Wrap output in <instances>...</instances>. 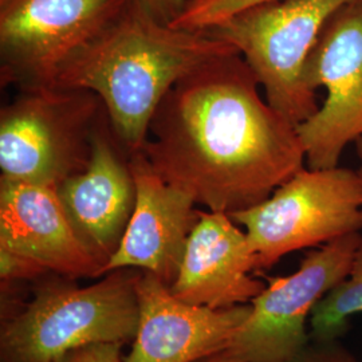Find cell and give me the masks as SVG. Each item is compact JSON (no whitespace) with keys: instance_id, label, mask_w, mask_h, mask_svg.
I'll use <instances>...</instances> for the list:
<instances>
[{"instance_id":"cell-1","label":"cell","mask_w":362,"mask_h":362,"mask_svg":"<svg viewBox=\"0 0 362 362\" xmlns=\"http://www.w3.org/2000/svg\"><path fill=\"white\" fill-rule=\"evenodd\" d=\"M259 86L239 52L199 67L157 106L140 152L208 211L231 215L257 206L306 163L297 125Z\"/></svg>"},{"instance_id":"cell-2","label":"cell","mask_w":362,"mask_h":362,"mask_svg":"<svg viewBox=\"0 0 362 362\" xmlns=\"http://www.w3.org/2000/svg\"><path fill=\"white\" fill-rule=\"evenodd\" d=\"M238 52L207 30L157 22L129 0L125 10L66 64L52 86L85 89L104 103L127 152H140L157 106L181 78Z\"/></svg>"},{"instance_id":"cell-3","label":"cell","mask_w":362,"mask_h":362,"mask_svg":"<svg viewBox=\"0 0 362 362\" xmlns=\"http://www.w3.org/2000/svg\"><path fill=\"white\" fill-rule=\"evenodd\" d=\"M140 274L121 269L86 287L43 286L3 326V362H54L83 346L133 341L140 322Z\"/></svg>"},{"instance_id":"cell-4","label":"cell","mask_w":362,"mask_h":362,"mask_svg":"<svg viewBox=\"0 0 362 362\" xmlns=\"http://www.w3.org/2000/svg\"><path fill=\"white\" fill-rule=\"evenodd\" d=\"M105 115L103 100L90 90H19L0 112V179L57 187L83 170Z\"/></svg>"},{"instance_id":"cell-5","label":"cell","mask_w":362,"mask_h":362,"mask_svg":"<svg viewBox=\"0 0 362 362\" xmlns=\"http://www.w3.org/2000/svg\"><path fill=\"white\" fill-rule=\"evenodd\" d=\"M351 0H272L207 28L243 57L267 103L294 125L318 109L305 69L326 22Z\"/></svg>"},{"instance_id":"cell-6","label":"cell","mask_w":362,"mask_h":362,"mask_svg":"<svg viewBox=\"0 0 362 362\" xmlns=\"http://www.w3.org/2000/svg\"><path fill=\"white\" fill-rule=\"evenodd\" d=\"M257 255V270H269L303 248H317L362 230V177L358 170L300 169L266 200L238 211Z\"/></svg>"},{"instance_id":"cell-7","label":"cell","mask_w":362,"mask_h":362,"mask_svg":"<svg viewBox=\"0 0 362 362\" xmlns=\"http://www.w3.org/2000/svg\"><path fill=\"white\" fill-rule=\"evenodd\" d=\"M129 0H0V78L22 89L52 86Z\"/></svg>"},{"instance_id":"cell-8","label":"cell","mask_w":362,"mask_h":362,"mask_svg":"<svg viewBox=\"0 0 362 362\" xmlns=\"http://www.w3.org/2000/svg\"><path fill=\"white\" fill-rule=\"evenodd\" d=\"M361 242V233H350L309 251L291 275L270 278L227 351L247 362L293 360L310 344L315 305L348 276Z\"/></svg>"},{"instance_id":"cell-9","label":"cell","mask_w":362,"mask_h":362,"mask_svg":"<svg viewBox=\"0 0 362 362\" xmlns=\"http://www.w3.org/2000/svg\"><path fill=\"white\" fill-rule=\"evenodd\" d=\"M305 81L326 89L320 109L297 125L311 169L336 168L344 149L362 139V0H351L326 22L313 47Z\"/></svg>"},{"instance_id":"cell-10","label":"cell","mask_w":362,"mask_h":362,"mask_svg":"<svg viewBox=\"0 0 362 362\" xmlns=\"http://www.w3.org/2000/svg\"><path fill=\"white\" fill-rule=\"evenodd\" d=\"M55 189L78 238L104 269L125 235L137 196L129 153L107 115L94 132L88 167Z\"/></svg>"},{"instance_id":"cell-11","label":"cell","mask_w":362,"mask_h":362,"mask_svg":"<svg viewBox=\"0 0 362 362\" xmlns=\"http://www.w3.org/2000/svg\"><path fill=\"white\" fill-rule=\"evenodd\" d=\"M136 182V206L116 252L101 276L121 269L151 272L173 285L188 239L200 219L192 194L158 176L141 152L129 155Z\"/></svg>"},{"instance_id":"cell-12","label":"cell","mask_w":362,"mask_h":362,"mask_svg":"<svg viewBox=\"0 0 362 362\" xmlns=\"http://www.w3.org/2000/svg\"><path fill=\"white\" fill-rule=\"evenodd\" d=\"M140 322L122 362H194L227 350L246 322L251 305L208 309L182 302L151 272L137 282Z\"/></svg>"},{"instance_id":"cell-13","label":"cell","mask_w":362,"mask_h":362,"mask_svg":"<svg viewBox=\"0 0 362 362\" xmlns=\"http://www.w3.org/2000/svg\"><path fill=\"white\" fill-rule=\"evenodd\" d=\"M252 272L257 255L246 231L228 214L202 211L169 290L182 302L214 310L248 305L266 287Z\"/></svg>"},{"instance_id":"cell-14","label":"cell","mask_w":362,"mask_h":362,"mask_svg":"<svg viewBox=\"0 0 362 362\" xmlns=\"http://www.w3.org/2000/svg\"><path fill=\"white\" fill-rule=\"evenodd\" d=\"M0 248L70 278L100 276L103 270L78 238L52 185L0 179Z\"/></svg>"},{"instance_id":"cell-15","label":"cell","mask_w":362,"mask_h":362,"mask_svg":"<svg viewBox=\"0 0 362 362\" xmlns=\"http://www.w3.org/2000/svg\"><path fill=\"white\" fill-rule=\"evenodd\" d=\"M362 313V242L348 276L334 286L314 308L310 337L314 342L338 341L349 329V318Z\"/></svg>"},{"instance_id":"cell-16","label":"cell","mask_w":362,"mask_h":362,"mask_svg":"<svg viewBox=\"0 0 362 362\" xmlns=\"http://www.w3.org/2000/svg\"><path fill=\"white\" fill-rule=\"evenodd\" d=\"M272 0H194L170 26L182 30H207L248 7Z\"/></svg>"},{"instance_id":"cell-17","label":"cell","mask_w":362,"mask_h":362,"mask_svg":"<svg viewBox=\"0 0 362 362\" xmlns=\"http://www.w3.org/2000/svg\"><path fill=\"white\" fill-rule=\"evenodd\" d=\"M288 362H358L356 356L338 341L309 344Z\"/></svg>"},{"instance_id":"cell-18","label":"cell","mask_w":362,"mask_h":362,"mask_svg":"<svg viewBox=\"0 0 362 362\" xmlns=\"http://www.w3.org/2000/svg\"><path fill=\"white\" fill-rule=\"evenodd\" d=\"M47 270L38 262L0 248V276L4 281L28 279L45 274Z\"/></svg>"},{"instance_id":"cell-19","label":"cell","mask_w":362,"mask_h":362,"mask_svg":"<svg viewBox=\"0 0 362 362\" xmlns=\"http://www.w3.org/2000/svg\"><path fill=\"white\" fill-rule=\"evenodd\" d=\"M122 345L118 342L89 345L71 350L54 362H122Z\"/></svg>"},{"instance_id":"cell-20","label":"cell","mask_w":362,"mask_h":362,"mask_svg":"<svg viewBox=\"0 0 362 362\" xmlns=\"http://www.w3.org/2000/svg\"><path fill=\"white\" fill-rule=\"evenodd\" d=\"M157 22L170 25L194 0H130Z\"/></svg>"},{"instance_id":"cell-21","label":"cell","mask_w":362,"mask_h":362,"mask_svg":"<svg viewBox=\"0 0 362 362\" xmlns=\"http://www.w3.org/2000/svg\"><path fill=\"white\" fill-rule=\"evenodd\" d=\"M194 362H247L236 356H233L231 353H228L227 350H223L219 353H215V354H211L207 357H203L200 360H196Z\"/></svg>"},{"instance_id":"cell-22","label":"cell","mask_w":362,"mask_h":362,"mask_svg":"<svg viewBox=\"0 0 362 362\" xmlns=\"http://www.w3.org/2000/svg\"><path fill=\"white\" fill-rule=\"evenodd\" d=\"M357 144V155H358V158H360V169H358V173H360V176L362 177V139H360L358 141H356Z\"/></svg>"}]
</instances>
